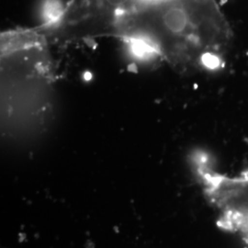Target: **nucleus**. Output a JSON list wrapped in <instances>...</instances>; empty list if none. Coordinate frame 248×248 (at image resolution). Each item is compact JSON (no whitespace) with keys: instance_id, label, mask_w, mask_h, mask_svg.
Segmentation results:
<instances>
[{"instance_id":"nucleus-1","label":"nucleus","mask_w":248,"mask_h":248,"mask_svg":"<svg viewBox=\"0 0 248 248\" xmlns=\"http://www.w3.org/2000/svg\"><path fill=\"white\" fill-rule=\"evenodd\" d=\"M121 32L151 40L172 62L200 59L210 67L218 65L229 38L215 0H144L124 20Z\"/></svg>"},{"instance_id":"nucleus-2","label":"nucleus","mask_w":248,"mask_h":248,"mask_svg":"<svg viewBox=\"0 0 248 248\" xmlns=\"http://www.w3.org/2000/svg\"><path fill=\"white\" fill-rule=\"evenodd\" d=\"M140 0H71L52 25L61 37L82 38L119 33Z\"/></svg>"}]
</instances>
